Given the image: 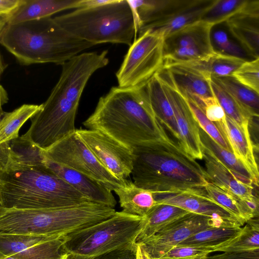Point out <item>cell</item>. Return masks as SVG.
Segmentation results:
<instances>
[{"mask_svg":"<svg viewBox=\"0 0 259 259\" xmlns=\"http://www.w3.org/2000/svg\"><path fill=\"white\" fill-rule=\"evenodd\" d=\"M114 192L118 196L122 211L126 213L144 217L156 204L153 193L128 180Z\"/></svg>","mask_w":259,"mask_h":259,"instance_id":"484cf974","label":"cell"},{"mask_svg":"<svg viewBox=\"0 0 259 259\" xmlns=\"http://www.w3.org/2000/svg\"><path fill=\"white\" fill-rule=\"evenodd\" d=\"M102 219L100 206L93 202L51 209L0 208V234L63 236Z\"/></svg>","mask_w":259,"mask_h":259,"instance_id":"5b68a950","label":"cell"},{"mask_svg":"<svg viewBox=\"0 0 259 259\" xmlns=\"http://www.w3.org/2000/svg\"><path fill=\"white\" fill-rule=\"evenodd\" d=\"M11 163L9 142L0 144V170L6 169Z\"/></svg>","mask_w":259,"mask_h":259,"instance_id":"bcb514c9","label":"cell"},{"mask_svg":"<svg viewBox=\"0 0 259 259\" xmlns=\"http://www.w3.org/2000/svg\"><path fill=\"white\" fill-rule=\"evenodd\" d=\"M209 84L212 94L224 110L226 115L235 121L245 132L249 133V125L253 119L245 108L210 78Z\"/></svg>","mask_w":259,"mask_h":259,"instance_id":"4dcf8cb0","label":"cell"},{"mask_svg":"<svg viewBox=\"0 0 259 259\" xmlns=\"http://www.w3.org/2000/svg\"><path fill=\"white\" fill-rule=\"evenodd\" d=\"M65 236L0 234V257L66 259Z\"/></svg>","mask_w":259,"mask_h":259,"instance_id":"9a60e30c","label":"cell"},{"mask_svg":"<svg viewBox=\"0 0 259 259\" xmlns=\"http://www.w3.org/2000/svg\"><path fill=\"white\" fill-rule=\"evenodd\" d=\"M241 48L254 59L259 58V1H250L245 8L225 22Z\"/></svg>","mask_w":259,"mask_h":259,"instance_id":"e0dca14e","label":"cell"},{"mask_svg":"<svg viewBox=\"0 0 259 259\" xmlns=\"http://www.w3.org/2000/svg\"><path fill=\"white\" fill-rule=\"evenodd\" d=\"M215 124L231 147L233 153L250 172L258 185V166L253 153V146L250 133L245 132L235 121L227 116L223 122Z\"/></svg>","mask_w":259,"mask_h":259,"instance_id":"ffe728a7","label":"cell"},{"mask_svg":"<svg viewBox=\"0 0 259 259\" xmlns=\"http://www.w3.org/2000/svg\"><path fill=\"white\" fill-rule=\"evenodd\" d=\"M165 69L181 93L188 99L212 96L209 79L187 67L172 66Z\"/></svg>","mask_w":259,"mask_h":259,"instance_id":"d4e9b609","label":"cell"},{"mask_svg":"<svg viewBox=\"0 0 259 259\" xmlns=\"http://www.w3.org/2000/svg\"><path fill=\"white\" fill-rule=\"evenodd\" d=\"M221 226L227 227L212 218L189 212L141 243L152 259H158L168 250L193 235L207 229Z\"/></svg>","mask_w":259,"mask_h":259,"instance_id":"4fadbf2b","label":"cell"},{"mask_svg":"<svg viewBox=\"0 0 259 259\" xmlns=\"http://www.w3.org/2000/svg\"><path fill=\"white\" fill-rule=\"evenodd\" d=\"M231 76L242 85L259 94V58L245 61Z\"/></svg>","mask_w":259,"mask_h":259,"instance_id":"d590c367","label":"cell"},{"mask_svg":"<svg viewBox=\"0 0 259 259\" xmlns=\"http://www.w3.org/2000/svg\"><path fill=\"white\" fill-rule=\"evenodd\" d=\"M200 141L203 146L207 148L220 162L233 172L252 180L258 186L252 176L234 154L225 149L199 127Z\"/></svg>","mask_w":259,"mask_h":259,"instance_id":"836d02e7","label":"cell"},{"mask_svg":"<svg viewBox=\"0 0 259 259\" xmlns=\"http://www.w3.org/2000/svg\"><path fill=\"white\" fill-rule=\"evenodd\" d=\"M187 100L199 127L218 144L233 152L231 147L215 124L206 117L202 109L195 103L187 99Z\"/></svg>","mask_w":259,"mask_h":259,"instance_id":"74e56055","label":"cell"},{"mask_svg":"<svg viewBox=\"0 0 259 259\" xmlns=\"http://www.w3.org/2000/svg\"><path fill=\"white\" fill-rule=\"evenodd\" d=\"M41 108L42 104H23L12 112H5L0 120V144L18 137L21 127Z\"/></svg>","mask_w":259,"mask_h":259,"instance_id":"f1b7e54d","label":"cell"},{"mask_svg":"<svg viewBox=\"0 0 259 259\" xmlns=\"http://www.w3.org/2000/svg\"><path fill=\"white\" fill-rule=\"evenodd\" d=\"M164 33L149 30L133 41L116 73L118 87L144 85L163 68Z\"/></svg>","mask_w":259,"mask_h":259,"instance_id":"30bf717a","label":"cell"},{"mask_svg":"<svg viewBox=\"0 0 259 259\" xmlns=\"http://www.w3.org/2000/svg\"><path fill=\"white\" fill-rule=\"evenodd\" d=\"M172 108L180 136L178 144L195 159L203 158L199 126L186 97L179 91L167 71L162 69L156 74Z\"/></svg>","mask_w":259,"mask_h":259,"instance_id":"7c38bea8","label":"cell"},{"mask_svg":"<svg viewBox=\"0 0 259 259\" xmlns=\"http://www.w3.org/2000/svg\"><path fill=\"white\" fill-rule=\"evenodd\" d=\"M0 45L23 65H62L95 46L72 35L51 17L7 24L0 34Z\"/></svg>","mask_w":259,"mask_h":259,"instance_id":"277c9868","label":"cell"},{"mask_svg":"<svg viewBox=\"0 0 259 259\" xmlns=\"http://www.w3.org/2000/svg\"><path fill=\"white\" fill-rule=\"evenodd\" d=\"M203 158L205 172L209 182L220 188L228 191L242 200L251 199L253 194L252 185L239 180L234 172L220 162L207 148L202 146Z\"/></svg>","mask_w":259,"mask_h":259,"instance_id":"44dd1931","label":"cell"},{"mask_svg":"<svg viewBox=\"0 0 259 259\" xmlns=\"http://www.w3.org/2000/svg\"><path fill=\"white\" fill-rule=\"evenodd\" d=\"M24 0H0V16L9 17L23 4Z\"/></svg>","mask_w":259,"mask_h":259,"instance_id":"ee69618b","label":"cell"},{"mask_svg":"<svg viewBox=\"0 0 259 259\" xmlns=\"http://www.w3.org/2000/svg\"><path fill=\"white\" fill-rule=\"evenodd\" d=\"M0 259H15V258H14L12 257H10V256H3V257H1Z\"/></svg>","mask_w":259,"mask_h":259,"instance_id":"681fc988","label":"cell"},{"mask_svg":"<svg viewBox=\"0 0 259 259\" xmlns=\"http://www.w3.org/2000/svg\"><path fill=\"white\" fill-rule=\"evenodd\" d=\"M189 212L171 204H156L143 217L142 228L136 238V243L145 241L170 222Z\"/></svg>","mask_w":259,"mask_h":259,"instance_id":"4316f807","label":"cell"},{"mask_svg":"<svg viewBox=\"0 0 259 259\" xmlns=\"http://www.w3.org/2000/svg\"><path fill=\"white\" fill-rule=\"evenodd\" d=\"M131 175L137 187L153 193L206 194L205 169L171 139L133 149Z\"/></svg>","mask_w":259,"mask_h":259,"instance_id":"7a4b0ae2","label":"cell"},{"mask_svg":"<svg viewBox=\"0 0 259 259\" xmlns=\"http://www.w3.org/2000/svg\"><path fill=\"white\" fill-rule=\"evenodd\" d=\"M213 250L188 246H176L158 259H206Z\"/></svg>","mask_w":259,"mask_h":259,"instance_id":"ab89813d","label":"cell"},{"mask_svg":"<svg viewBox=\"0 0 259 259\" xmlns=\"http://www.w3.org/2000/svg\"><path fill=\"white\" fill-rule=\"evenodd\" d=\"M259 248V229L248 224L242 227L241 233L228 245L217 251H229L252 250Z\"/></svg>","mask_w":259,"mask_h":259,"instance_id":"8d00e7d4","label":"cell"},{"mask_svg":"<svg viewBox=\"0 0 259 259\" xmlns=\"http://www.w3.org/2000/svg\"><path fill=\"white\" fill-rule=\"evenodd\" d=\"M93 259H136V244L113 250Z\"/></svg>","mask_w":259,"mask_h":259,"instance_id":"7bdbcfd3","label":"cell"},{"mask_svg":"<svg viewBox=\"0 0 259 259\" xmlns=\"http://www.w3.org/2000/svg\"><path fill=\"white\" fill-rule=\"evenodd\" d=\"M206 259H259V248L225 251L221 254L208 255Z\"/></svg>","mask_w":259,"mask_h":259,"instance_id":"b9f144b4","label":"cell"},{"mask_svg":"<svg viewBox=\"0 0 259 259\" xmlns=\"http://www.w3.org/2000/svg\"><path fill=\"white\" fill-rule=\"evenodd\" d=\"M87 202H93L45 164L11 163L0 170V208L51 209Z\"/></svg>","mask_w":259,"mask_h":259,"instance_id":"3957f363","label":"cell"},{"mask_svg":"<svg viewBox=\"0 0 259 259\" xmlns=\"http://www.w3.org/2000/svg\"><path fill=\"white\" fill-rule=\"evenodd\" d=\"M248 2L249 0H215L201 20L213 26L225 22L230 18L242 11Z\"/></svg>","mask_w":259,"mask_h":259,"instance_id":"e575fe53","label":"cell"},{"mask_svg":"<svg viewBox=\"0 0 259 259\" xmlns=\"http://www.w3.org/2000/svg\"><path fill=\"white\" fill-rule=\"evenodd\" d=\"M187 99L195 103L202 109L206 117L214 124L221 123L225 120V113L213 94L207 97Z\"/></svg>","mask_w":259,"mask_h":259,"instance_id":"f35d334b","label":"cell"},{"mask_svg":"<svg viewBox=\"0 0 259 259\" xmlns=\"http://www.w3.org/2000/svg\"><path fill=\"white\" fill-rule=\"evenodd\" d=\"M143 217L116 211L111 217L65 236L66 259H93L136 244Z\"/></svg>","mask_w":259,"mask_h":259,"instance_id":"ba28073f","label":"cell"},{"mask_svg":"<svg viewBox=\"0 0 259 259\" xmlns=\"http://www.w3.org/2000/svg\"><path fill=\"white\" fill-rule=\"evenodd\" d=\"M210 79L240 103L252 117H258V94L242 85L231 75Z\"/></svg>","mask_w":259,"mask_h":259,"instance_id":"f546056e","label":"cell"},{"mask_svg":"<svg viewBox=\"0 0 259 259\" xmlns=\"http://www.w3.org/2000/svg\"><path fill=\"white\" fill-rule=\"evenodd\" d=\"M84 88L61 74L41 110L22 136L44 150L74 132L75 120Z\"/></svg>","mask_w":259,"mask_h":259,"instance_id":"52a82bcc","label":"cell"},{"mask_svg":"<svg viewBox=\"0 0 259 259\" xmlns=\"http://www.w3.org/2000/svg\"><path fill=\"white\" fill-rule=\"evenodd\" d=\"M205 189L209 198L229 211L244 224L254 218L244 200L233 194L224 190L209 182Z\"/></svg>","mask_w":259,"mask_h":259,"instance_id":"1f68e13d","label":"cell"},{"mask_svg":"<svg viewBox=\"0 0 259 259\" xmlns=\"http://www.w3.org/2000/svg\"><path fill=\"white\" fill-rule=\"evenodd\" d=\"M143 87L156 119L179 142L180 136L174 114L158 77L155 74Z\"/></svg>","mask_w":259,"mask_h":259,"instance_id":"cb8c5ba5","label":"cell"},{"mask_svg":"<svg viewBox=\"0 0 259 259\" xmlns=\"http://www.w3.org/2000/svg\"><path fill=\"white\" fill-rule=\"evenodd\" d=\"M136 259H152L142 243H136Z\"/></svg>","mask_w":259,"mask_h":259,"instance_id":"7dc6e473","label":"cell"},{"mask_svg":"<svg viewBox=\"0 0 259 259\" xmlns=\"http://www.w3.org/2000/svg\"><path fill=\"white\" fill-rule=\"evenodd\" d=\"M54 18L65 30L94 45L111 42L130 46L136 35L133 11L127 0L80 8Z\"/></svg>","mask_w":259,"mask_h":259,"instance_id":"8992f818","label":"cell"},{"mask_svg":"<svg viewBox=\"0 0 259 259\" xmlns=\"http://www.w3.org/2000/svg\"><path fill=\"white\" fill-rule=\"evenodd\" d=\"M246 60L244 58L224 54L215 51L213 53L204 58L179 63L169 67L180 66L187 67L199 73L205 78L209 79L211 77L231 75Z\"/></svg>","mask_w":259,"mask_h":259,"instance_id":"603a6c76","label":"cell"},{"mask_svg":"<svg viewBox=\"0 0 259 259\" xmlns=\"http://www.w3.org/2000/svg\"><path fill=\"white\" fill-rule=\"evenodd\" d=\"M133 150L144 144L170 139L152 110L144 87H113L101 97L83 122Z\"/></svg>","mask_w":259,"mask_h":259,"instance_id":"6da1fadb","label":"cell"},{"mask_svg":"<svg viewBox=\"0 0 259 259\" xmlns=\"http://www.w3.org/2000/svg\"><path fill=\"white\" fill-rule=\"evenodd\" d=\"M11 163L19 165L44 164V150L22 136L9 141Z\"/></svg>","mask_w":259,"mask_h":259,"instance_id":"d6a6232c","label":"cell"},{"mask_svg":"<svg viewBox=\"0 0 259 259\" xmlns=\"http://www.w3.org/2000/svg\"><path fill=\"white\" fill-rule=\"evenodd\" d=\"M44 163L58 177L92 202L113 208L115 206L116 201L112 191L98 181L54 162L45 155Z\"/></svg>","mask_w":259,"mask_h":259,"instance_id":"ac0fdd59","label":"cell"},{"mask_svg":"<svg viewBox=\"0 0 259 259\" xmlns=\"http://www.w3.org/2000/svg\"><path fill=\"white\" fill-rule=\"evenodd\" d=\"M7 67L4 62L3 56L0 51V120L5 112L3 111V106L8 102L9 98L7 91L1 84L2 76Z\"/></svg>","mask_w":259,"mask_h":259,"instance_id":"f6af8a7d","label":"cell"},{"mask_svg":"<svg viewBox=\"0 0 259 259\" xmlns=\"http://www.w3.org/2000/svg\"><path fill=\"white\" fill-rule=\"evenodd\" d=\"M213 27L201 20L173 32L164 37V55L178 49H198L214 52L211 39Z\"/></svg>","mask_w":259,"mask_h":259,"instance_id":"d6986e66","label":"cell"},{"mask_svg":"<svg viewBox=\"0 0 259 259\" xmlns=\"http://www.w3.org/2000/svg\"><path fill=\"white\" fill-rule=\"evenodd\" d=\"M157 203H166L212 218L227 227H241L244 223L226 208L214 201L206 194L190 192L176 193H154Z\"/></svg>","mask_w":259,"mask_h":259,"instance_id":"2e32d148","label":"cell"},{"mask_svg":"<svg viewBox=\"0 0 259 259\" xmlns=\"http://www.w3.org/2000/svg\"><path fill=\"white\" fill-rule=\"evenodd\" d=\"M241 227H216L201 231L177 246H188L213 250V252L228 245L242 232Z\"/></svg>","mask_w":259,"mask_h":259,"instance_id":"83f0119b","label":"cell"},{"mask_svg":"<svg viewBox=\"0 0 259 259\" xmlns=\"http://www.w3.org/2000/svg\"><path fill=\"white\" fill-rule=\"evenodd\" d=\"M211 41L221 53L244 58L245 51L241 47L231 40L227 32L222 29H217L211 34Z\"/></svg>","mask_w":259,"mask_h":259,"instance_id":"60d3db41","label":"cell"},{"mask_svg":"<svg viewBox=\"0 0 259 259\" xmlns=\"http://www.w3.org/2000/svg\"><path fill=\"white\" fill-rule=\"evenodd\" d=\"M215 0H128L139 36L159 30L164 37L201 20Z\"/></svg>","mask_w":259,"mask_h":259,"instance_id":"9c48e42d","label":"cell"},{"mask_svg":"<svg viewBox=\"0 0 259 259\" xmlns=\"http://www.w3.org/2000/svg\"><path fill=\"white\" fill-rule=\"evenodd\" d=\"M8 17L0 16V34L8 23Z\"/></svg>","mask_w":259,"mask_h":259,"instance_id":"c3c4849f","label":"cell"},{"mask_svg":"<svg viewBox=\"0 0 259 259\" xmlns=\"http://www.w3.org/2000/svg\"><path fill=\"white\" fill-rule=\"evenodd\" d=\"M49 159L82 173L98 181L110 191L122 186L97 160L76 132L44 150Z\"/></svg>","mask_w":259,"mask_h":259,"instance_id":"8fae6325","label":"cell"},{"mask_svg":"<svg viewBox=\"0 0 259 259\" xmlns=\"http://www.w3.org/2000/svg\"><path fill=\"white\" fill-rule=\"evenodd\" d=\"M76 132L100 163L114 177L125 181L131 175L133 150L106 134L95 130Z\"/></svg>","mask_w":259,"mask_h":259,"instance_id":"5bb4252c","label":"cell"},{"mask_svg":"<svg viewBox=\"0 0 259 259\" xmlns=\"http://www.w3.org/2000/svg\"><path fill=\"white\" fill-rule=\"evenodd\" d=\"M83 0H24L7 24H16L51 16L59 12L83 7Z\"/></svg>","mask_w":259,"mask_h":259,"instance_id":"7402d4cb","label":"cell"}]
</instances>
